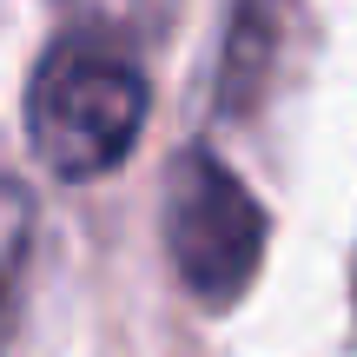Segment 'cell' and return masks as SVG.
<instances>
[{
	"mask_svg": "<svg viewBox=\"0 0 357 357\" xmlns=\"http://www.w3.org/2000/svg\"><path fill=\"white\" fill-rule=\"evenodd\" d=\"M146 126V73L119 40L66 33L26 79V146L60 178L113 172Z\"/></svg>",
	"mask_w": 357,
	"mask_h": 357,
	"instance_id": "6da1fadb",
	"label": "cell"
},
{
	"mask_svg": "<svg viewBox=\"0 0 357 357\" xmlns=\"http://www.w3.org/2000/svg\"><path fill=\"white\" fill-rule=\"evenodd\" d=\"M26 245H33V205L26 192L0 172V331L13 318V291H20V271H26Z\"/></svg>",
	"mask_w": 357,
	"mask_h": 357,
	"instance_id": "3957f363",
	"label": "cell"
},
{
	"mask_svg": "<svg viewBox=\"0 0 357 357\" xmlns=\"http://www.w3.org/2000/svg\"><path fill=\"white\" fill-rule=\"evenodd\" d=\"M166 258L205 311H225L265 258V205L212 153H178L166 172Z\"/></svg>",
	"mask_w": 357,
	"mask_h": 357,
	"instance_id": "7a4b0ae2",
	"label": "cell"
}]
</instances>
